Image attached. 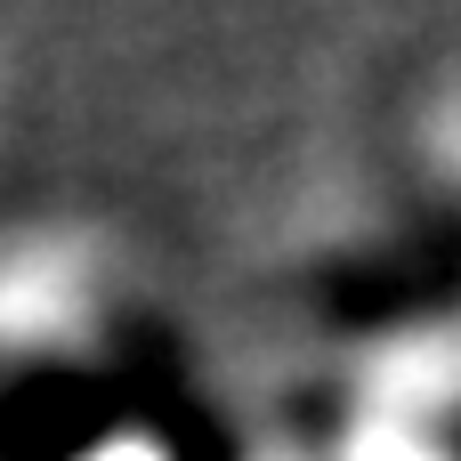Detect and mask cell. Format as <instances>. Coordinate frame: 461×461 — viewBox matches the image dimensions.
I'll return each mask as SVG.
<instances>
[{"instance_id":"obj_1","label":"cell","mask_w":461,"mask_h":461,"mask_svg":"<svg viewBox=\"0 0 461 461\" xmlns=\"http://www.w3.org/2000/svg\"><path fill=\"white\" fill-rule=\"evenodd\" d=\"M105 461H146V454H105Z\"/></svg>"}]
</instances>
